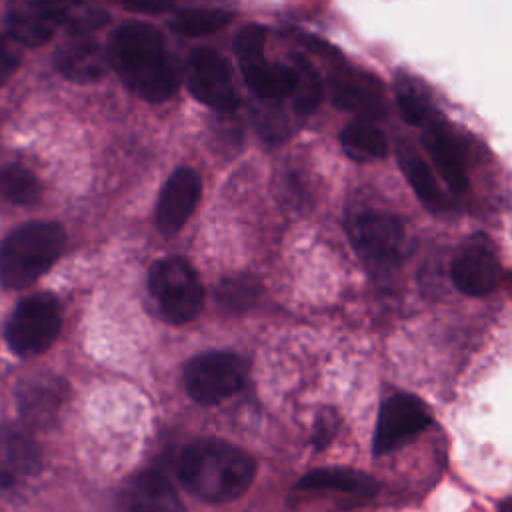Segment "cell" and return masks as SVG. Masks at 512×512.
I'll list each match as a JSON object with an SVG mask.
<instances>
[{"mask_svg":"<svg viewBox=\"0 0 512 512\" xmlns=\"http://www.w3.org/2000/svg\"><path fill=\"white\" fill-rule=\"evenodd\" d=\"M396 104L400 108L402 118L412 126L424 128L434 118H438V112L434 110L426 90L414 78L398 76V80H396Z\"/></svg>","mask_w":512,"mask_h":512,"instance_id":"24","label":"cell"},{"mask_svg":"<svg viewBox=\"0 0 512 512\" xmlns=\"http://www.w3.org/2000/svg\"><path fill=\"white\" fill-rule=\"evenodd\" d=\"M500 260L492 240L484 232L466 238L456 250L450 276L456 288L468 296H486L500 282Z\"/></svg>","mask_w":512,"mask_h":512,"instance_id":"10","label":"cell"},{"mask_svg":"<svg viewBox=\"0 0 512 512\" xmlns=\"http://www.w3.org/2000/svg\"><path fill=\"white\" fill-rule=\"evenodd\" d=\"M126 512H184V506L166 476L146 470L126 490Z\"/></svg>","mask_w":512,"mask_h":512,"instance_id":"19","label":"cell"},{"mask_svg":"<svg viewBox=\"0 0 512 512\" xmlns=\"http://www.w3.org/2000/svg\"><path fill=\"white\" fill-rule=\"evenodd\" d=\"M108 60L122 84L146 102H166L178 88L176 70L158 28L140 20L120 24L108 38Z\"/></svg>","mask_w":512,"mask_h":512,"instance_id":"1","label":"cell"},{"mask_svg":"<svg viewBox=\"0 0 512 512\" xmlns=\"http://www.w3.org/2000/svg\"><path fill=\"white\" fill-rule=\"evenodd\" d=\"M432 424V412L424 400L414 394H394L380 406L372 452L376 456L390 454L416 438Z\"/></svg>","mask_w":512,"mask_h":512,"instance_id":"9","label":"cell"},{"mask_svg":"<svg viewBox=\"0 0 512 512\" xmlns=\"http://www.w3.org/2000/svg\"><path fill=\"white\" fill-rule=\"evenodd\" d=\"M184 82L190 94L202 104L232 112L238 108V92L226 58L208 46L194 48L184 64Z\"/></svg>","mask_w":512,"mask_h":512,"instance_id":"8","label":"cell"},{"mask_svg":"<svg viewBox=\"0 0 512 512\" xmlns=\"http://www.w3.org/2000/svg\"><path fill=\"white\" fill-rule=\"evenodd\" d=\"M292 62H294L292 66L298 74V86H296V92L292 96L294 110L300 112V114H312L322 102L320 74L314 68V64H310V60L304 58L302 54H294Z\"/></svg>","mask_w":512,"mask_h":512,"instance_id":"26","label":"cell"},{"mask_svg":"<svg viewBox=\"0 0 512 512\" xmlns=\"http://www.w3.org/2000/svg\"><path fill=\"white\" fill-rule=\"evenodd\" d=\"M500 512H512V498H506L500 502Z\"/></svg>","mask_w":512,"mask_h":512,"instance_id":"31","label":"cell"},{"mask_svg":"<svg viewBox=\"0 0 512 512\" xmlns=\"http://www.w3.org/2000/svg\"><path fill=\"white\" fill-rule=\"evenodd\" d=\"M266 30L258 24L244 26L234 40V54L246 86L262 100L292 98L298 74L290 64H270L264 54Z\"/></svg>","mask_w":512,"mask_h":512,"instance_id":"5","label":"cell"},{"mask_svg":"<svg viewBox=\"0 0 512 512\" xmlns=\"http://www.w3.org/2000/svg\"><path fill=\"white\" fill-rule=\"evenodd\" d=\"M398 164H400L408 184L412 186V190L416 192V196L428 210L440 212V210L450 208L448 196L442 192V188L438 186V182L432 174V168L426 164V160L420 154H416L408 146H400L398 148Z\"/></svg>","mask_w":512,"mask_h":512,"instance_id":"20","label":"cell"},{"mask_svg":"<svg viewBox=\"0 0 512 512\" xmlns=\"http://www.w3.org/2000/svg\"><path fill=\"white\" fill-rule=\"evenodd\" d=\"M302 494H336L352 500H368L378 494L380 484L370 474L352 468H318L296 484Z\"/></svg>","mask_w":512,"mask_h":512,"instance_id":"17","label":"cell"},{"mask_svg":"<svg viewBox=\"0 0 512 512\" xmlns=\"http://www.w3.org/2000/svg\"><path fill=\"white\" fill-rule=\"evenodd\" d=\"M54 68L72 82H94L110 66L108 52L88 36H72L52 56Z\"/></svg>","mask_w":512,"mask_h":512,"instance_id":"16","label":"cell"},{"mask_svg":"<svg viewBox=\"0 0 512 512\" xmlns=\"http://www.w3.org/2000/svg\"><path fill=\"white\" fill-rule=\"evenodd\" d=\"M246 380L244 360L228 350L202 352L188 360L184 386L192 400L204 406L220 404L234 396Z\"/></svg>","mask_w":512,"mask_h":512,"instance_id":"7","label":"cell"},{"mask_svg":"<svg viewBox=\"0 0 512 512\" xmlns=\"http://www.w3.org/2000/svg\"><path fill=\"white\" fill-rule=\"evenodd\" d=\"M16 62H18V58L10 54V50H8L6 42H4V46H2V60H0V64H2V78H4V80H6V78L10 76V72L16 68Z\"/></svg>","mask_w":512,"mask_h":512,"instance_id":"30","label":"cell"},{"mask_svg":"<svg viewBox=\"0 0 512 512\" xmlns=\"http://www.w3.org/2000/svg\"><path fill=\"white\" fill-rule=\"evenodd\" d=\"M66 234L56 222H26L14 228L2 242L0 280L8 290L34 284L60 258Z\"/></svg>","mask_w":512,"mask_h":512,"instance_id":"3","label":"cell"},{"mask_svg":"<svg viewBox=\"0 0 512 512\" xmlns=\"http://www.w3.org/2000/svg\"><path fill=\"white\" fill-rule=\"evenodd\" d=\"M62 328L60 302L50 292L22 298L6 322V342L14 354L30 356L48 350Z\"/></svg>","mask_w":512,"mask_h":512,"instance_id":"6","label":"cell"},{"mask_svg":"<svg viewBox=\"0 0 512 512\" xmlns=\"http://www.w3.org/2000/svg\"><path fill=\"white\" fill-rule=\"evenodd\" d=\"M232 20V12L224 8L200 6V8H182L176 10L168 20L170 30L180 36H206L224 28Z\"/></svg>","mask_w":512,"mask_h":512,"instance_id":"22","label":"cell"},{"mask_svg":"<svg viewBox=\"0 0 512 512\" xmlns=\"http://www.w3.org/2000/svg\"><path fill=\"white\" fill-rule=\"evenodd\" d=\"M66 382L56 376H32L18 386V410L22 418L36 426H46L64 402Z\"/></svg>","mask_w":512,"mask_h":512,"instance_id":"18","label":"cell"},{"mask_svg":"<svg viewBox=\"0 0 512 512\" xmlns=\"http://www.w3.org/2000/svg\"><path fill=\"white\" fill-rule=\"evenodd\" d=\"M4 484L10 482V472L14 474H34L40 466V450L34 440L16 428L4 430Z\"/></svg>","mask_w":512,"mask_h":512,"instance_id":"23","label":"cell"},{"mask_svg":"<svg viewBox=\"0 0 512 512\" xmlns=\"http://www.w3.org/2000/svg\"><path fill=\"white\" fill-rule=\"evenodd\" d=\"M260 294V284L248 274L228 276L216 286V302L228 314H244L254 306Z\"/></svg>","mask_w":512,"mask_h":512,"instance_id":"25","label":"cell"},{"mask_svg":"<svg viewBox=\"0 0 512 512\" xmlns=\"http://www.w3.org/2000/svg\"><path fill=\"white\" fill-rule=\"evenodd\" d=\"M254 474L256 462L248 452L216 438L190 442L178 458L180 484L196 498L212 504L242 496Z\"/></svg>","mask_w":512,"mask_h":512,"instance_id":"2","label":"cell"},{"mask_svg":"<svg viewBox=\"0 0 512 512\" xmlns=\"http://www.w3.org/2000/svg\"><path fill=\"white\" fill-rule=\"evenodd\" d=\"M126 10L130 12H166V10H172L174 6L172 4H124Z\"/></svg>","mask_w":512,"mask_h":512,"instance_id":"29","label":"cell"},{"mask_svg":"<svg viewBox=\"0 0 512 512\" xmlns=\"http://www.w3.org/2000/svg\"><path fill=\"white\" fill-rule=\"evenodd\" d=\"M202 194V180L196 170L176 168L160 190L156 202V226L162 234L172 236L182 230L186 220L198 206Z\"/></svg>","mask_w":512,"mask_h":512,"instance_id":"13","label":"cell"},{"mask_svg":"<svg viewBox=\"0 0 512 512\" xmlns=\"http://www.w3.org/2000/svg\"><path fill=\"white\" fill-rule=\"evenodd\" d=\"M352 242L362 258L386 268L398 264L404 244L402 222L384 212H364L352 222Z\"/></svg>","mask_w":512,"mask_h":512,"instance_id":"12","label":"cell"},{"mask_svg":"<svg viewBox=\"0 0 512 512\" xmlns=\"http://www.w3.org/2000/svg\"><path fill=\"white\" fill-rule=\"evenodd\" d=\"M2 196L20 206H32L40 198L38 178L20 164H6L0 174Z\"/></svg>","mask_w":512,"mask_h":512,"instance_id":"27","label":"cell"},{"mask_svg":"<svg viewBox=\"0 0 512 512\" xmlns=\"http://www.w3.org/2000/svg\"><path fill=\"white\" fill-rule=\"evenodd\" d=\"M338 430V416L334 410H322L316 418L314 424V434H312V442L316 448H324L336 434Z\"/></svg>","mask_w":512,"mask_h":512,"instance_id":"28","label":"cell"},{"mask_svg":"<svg viewBox=\"0 0 512 512\" xmlns=\"http://www.w3.org/2000/svg\"><path fill=\"white\" fill-rule=\"evenodd\" d=\"M422 146L454 194L468 190V162L462 140L438 116L422 128Z\"/></svg>","mask_w":512,"mask_h":512,"instance_id":"14","label":"cell"},{"mask_svg":"<svg viewBox=\"0 0 512 512\" xmlns=\"http://www.w3.org/2000/svg\"><path fill=\"white\" fill-rule=\"evenodd\" d=\"M148 290L164 318L172 324L194 320L204 306V288L198 272L178 256H166L152 264Z\"/></svg>","mask_w":512,"mask_h":512,"instance_id":"4","label":"cell"},{"mask_svg":"<svg viewBox=\"0 0 512 512\" xmlns=\"http://www.w3.org/2000/svg\"><path fill=\"white\" fill-rule=\"evenodd\" d=\"M328 94L336 108L354 112L366 122L380 120L386 114L380 80L356 66L336 64L328 74Z\"/></svg>","mask_w":512,"mask_h":512,"instance_id":"11","label":"cell"},{"mask_svg":"<svg viewBox=\"0 0 512 512\" xmlns=\"http://www.w3.org/2000/svg\"><path fill=\"white\" fill-rule=\"evenodd\" d=\"M72 4L28 2L8 8L4 26L6 34L22 46H40L48 42L58 26L66 24Z\"/></svg>","mask_w":512,"mask_h":512,"instance_id":"15","label":"cell"},{"mask_svg":"<svg viewBox=\"0 0 512 512\" xmlns=\"http://www.w3.org/2000/svg\"><path fill=\"white\" fill-rule=\"evenodd\" d=\"M340 144L344 152L354 160H372L384 158L388 154L386 134L372 122L358 120L348 124L340 132Z\"/></svg>","mask_w":512,"mask_h":512,"instance_id":"21","label":"cell"}]
</instances>
